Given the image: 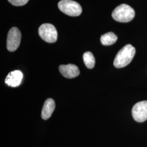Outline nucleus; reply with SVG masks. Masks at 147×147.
Listing matches in <instances>:
<instances>
[{
	"label": "nucleus",
	"mask_w": 147,
	"mask_h": 147,
	"mask_svg": "<svg viewBox=\"0 0 147 147\" xmlns=\"http://www.w3.org/2000/svg\"><path fill=\"white\" fill-rule=\"evenodd\" d=\"M135 53V47L130 44L126 45L117 54L113 62L114 66L117 68L126 67L131 62Z\"/></svg>",
	"instance_id": "f257e3e1"
},
{
	"label": "nucleus",
	"mask_w": 147,
	"mask_h": 147,
	"mask_svg": "<svg viewBox=\"0 0 147 147\" xmlns=\"http://www.w3.org/2000/svg\"><path fill=\"white\" fill-rule=\"evenodd\" d=\"M114 20L120 22H128L131 21L135 16L134 9L126 4L118 6L112 13Z\"/></svg>",
	"instance_id": "f03ea898"
},
{
	"label": "nucleus",
	"mask_w": 147,
	"mask_h": 147,
	"mask_svg": "<svg viewBox=\"0 0 147 147\" xmlns=\"http://www.w3.org/2000/svg\"><path fill=\"white\" fill-rule=\"evenodd\" d=\"M59 10L71 16H78L82 13V8L79 3L72 0H61L58 4Z\"/></svg>",
	"instance_id": "7ed1b4c3"
},
{
	"label": "nucleus",
	"mask_w": 147,
	"mask_h": 147,
	"mask_svg": "<svg viewBox=\"0 0 147 147\" xmlns=\"http://www.w3.org/2000/svg\"><path fill=\"white\" fill-rule=\"evenodd\" d=\"M39 35L44 41L49 43L56 42L57 32L55 26L50 24H44L39 28Z\"/></svg>",
	"instance_id": "20e7f679"
},
{
	"label": "nucleus",
	"mask_w": 147,
	"mask_h": 147,
	"mask_svg": "<svg viewBox=\"0 0 147 147\" xmlns=\"http://www.w3.org/2000/svg\"><path fill=\"white\" fill-rule=\"evenodd\" d=\"M21 34L17 27L11 28L8 33L7 39V48L11 52L15 51L19 47L21 41Z\"/></svg>",
	"instance_id": "39448f33"
},
{
	"label": "nucleus",
	"mask_w": 147,
	"mask_h": 147,
	"mask_svg": "<svg viewBox=\"0 0 147 147\" xmlns=\"http://www.w3.org/2000/svg\"><path fill=\"white\" fill-rule=\"evenodd\" d=\"M132 115L138 122L147 120V101H142L136 103L132 107Z\"/></svg>",
	"instance_id": "423d86ee"
},
{
	"label": "nucleus",
	"mask_w": 147,
	"mask_h": 147,
	"mask_svg": "<svg viewBox=\"0 0 147 147\" xmlns=\"http://www.w3.org/2000/svg\"><path fill=\"white\" fill-rule=\"evenodd\" d=\"M59 70L63 76L68 79L74 78L80 74L79 68L72 64L61 65L59 67Z\"/></svg>",
	"instance_id": "0eeeda50"
},
{
	"label": "nucleus",
	"mask_w": 147,
	"mask_h": 147,
	"mask_svg": "<svg viewBox=\"0 0 147 147\" xmlns=\"http://www.w3.org/2000/svg\"><path fill=\"white\" fill-rule=\"evenodd\" d=\"M23 74L20 70H14L8 74L5 79V82L8 86L16 87L21 84Z\"/></svg>",
	"instance_id": "6e6552de"
},
{
	"label": "nucleus",
	"mask_w": 147,
	"mask_h": 147,
	"mask_svg": "<svg viewBox=\"0 0 147 147\" xmlns=\"http://www.w3.org/2000/svg\"><path fill=\"white\" fill-rule=\"evenodd\" d=\"M55 109V102L53 99H47L44 104L42 111V117L44 120L48 119L53 114Z\"/></svg>",
	"instance_id": "1a4fd4ad"
},
{
	"label": "nucleus",
	"mask_w": 147,
	"mask_h": 147,
	"mask_svg": "<svg viewBox=\"0 0 147 147\" xmlns=\"http://www.w3.org/2000/svg\"><path fill=\"white\" fill-rule=\"evenodd\" d=\"M117 37L113 32H108L102 35L100 38V41L104 45H111L116 42Z\"/></svg>",
	"instance_id": "9d476101"
},
{
	"label": "nucleus",
	"mask_w": 147,
	"mask_h": 147,
	"mask_svg": "<svg viewBox=\"0 0 147 147\" xmlns=\"http://www.w3.org/2000/svg\"><path fill=\"white\" fill-rule=\"evenodd\" d=\"M83 59L86 66L88 69H92L94 67L95 60L92 53L88 51L84 53Z\"/></svg>",
	"instance_id": "9b49d317"
},
{
	"label": "nucleus",
	"mask_w": 147,
	"mask_h": 147,
	"mask_svg": "<svg viewBox=\"0 0 147 147\" xmlns=\"http://www.w3.org/2000/svg\"><path fill=\"white\" fill-rule=\"evenodd\" d=\"M29 0H8L11 5L16 6H21L25 5Z\"/></svg>",
	"instance_id": "f8f14e48"
}]
</instances>
